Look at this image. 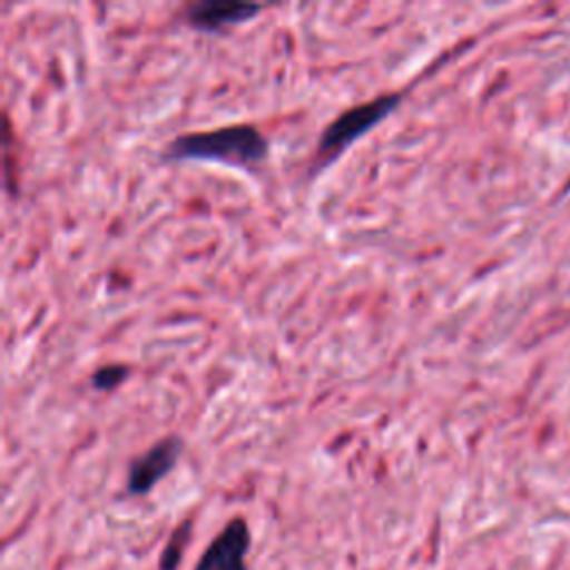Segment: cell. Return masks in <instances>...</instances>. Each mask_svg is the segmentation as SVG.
<instances>
[{"label": "cell", "mask_w": 570, "mask_h": 570, "mask_svg": "<svg viewBox=\"0 0 570 570\" xmlns=\"http://www.w3.org/2000/svg\"><path fill=\"white\" fill-rule=\"evenodd\" d=\"M125 376H127V367L120 363H111V365L98 367L91 376V383L98 390H114L116 385H120L125 381Z\"/></svg>", "instance_id": "cell-7"}, {"label": "cell", "mask_w": 570, "mask_h": 570, "mask_svg": "<svg viewBox=\"0 0 570 570\" xmlns=\"http://www.w3.org/2000/svg\"><path fill=\"white\" fill-rule=\"evenodd\" d=\"M568 194H570V176H568V180H566V185L561 189V196H568Z\"/></svg>", "instance_id": "cell-8"}, {"label": "cell", "mask_w": 570, "mask_h": 570, "mask_svg": "<svg viewBox=\"0 0 570 570\" xmlns=\"http://www.w3.org/2000/svg\"><path fill=\"white\" fill-rule=\"evenodd\" d=\"M263 7L247 2H196L187 7L185 20L200 31H220L232 24L247 22Z\"/></svg>", "instance_id": "cell-5"}, {"label": "cell", "mask_w": 570, "mask_h": 570, "mask_svg": "<svg viewBox=\"0 0 570 570\" xmlns=\"http://www.w3.org/2000/svg\"><path fill=\"white\" fill-rule=\"evenodd\" d=\"M401 98H403V91L381 94L372 100H365L338 114L318 138L316 154H314V171L332 165L354 140H358L372 127H376L383 118H387L399 107Z\"/></svg>", "instance_id": "cell-2"}, {"label": "cell", "mask_w": 570, "mask_h": 570, "mask_svg": "<svg viewBox=\"0 0 570 570\" xmlns=\"http://www.w3.org/2000/svg\"><path fill=\"white\" fill-rule=\"evenodd\" d=\"M183 450V441L178 436H167L154 443L147 452H142L134 463L129 465L127 474V494L140 497L147 494L160 479H165Z\"/></svg>", "instance_id": "cell-3"}, {"label": "cell", "mask_w": 570, "mask_h": 570, "mask_svg": "<svg viewBox=\"0 0 570 570\" xmlns=\"http://www.w3.org/2000/svg\"><path fill=\"white\" fill-rule=\"evenodd\" d=\"M189 537H191V521H185L183 525H178L171 534V539L167 541L163 554H160V570H176L180 559H183V552L189 543Z\"/></svg>", "instance_id": "cell-6"}, {"label": "cell", "mask_w": 570, "mask_h": 570, "mask_svg": "<svg viewBox=\"0 0 570 570\" xmlns=\"http://www.w3.org/2000/svg\"><path fill=\"white\" fill-rule=\"evenodd\" d=\"M171 160H216L234 167H254L267 156L265 136L249 122L191 131L174 138L165 151Z\"/></svg>", "instance_id": "cell-1"}, {"label": "cell", "mask_w": 570, "mask_h": 570, "mask_svg": "<svg viewBox=\"0 0 570 570\" xmlns=\"http://www.w3.org/2000/svg\"><path fill=\"white\" fill-rule=\"evenodd\" d=\"M249 525L243 517H234L212 539L194 570H247L245 557L249 552Z\"/></svg>", "instance_id": "cell-4"}]
</instances>
